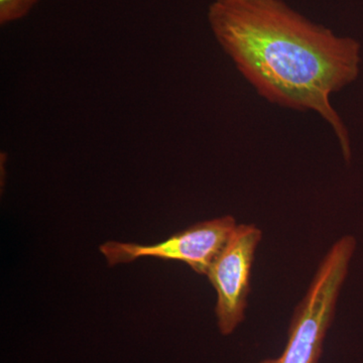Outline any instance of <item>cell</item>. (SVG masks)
Here are the masks:
<instances>
[{
  "mask_svg": "<svg viewBox=\"0 0 363 363\" xmlns=\"http://www.w3.org/2000/svg\"><path fill=\"white\" fill-rule=\"evenodd\" d=\"M262 238V230L253 224L236 226L207 272L217 293L215 314L222 335H230L245 319L252 264Z\"/></svg>",
  "mask_w": 363,
  "mask_h": 363,
  "instance_id": "cell-4",
  "label": "cell"
},
{
  "mask_svg": "<svg viewBox=\"0 0 363 363\" xmlns=\"http://www.w3.org/2000/svg\"><path fill=\"white\" fill-rule=\"evenodd\" d=\"M236 226L238 224L233 216L219 217L195 224L157 245L108 241L100 247V252L111 267L133 262L140 257H152L185 262L197 274L206 276L214 260L226 247Z\"/></svg>",
  "mask_w": 363,
  "mask_h": 363,
  "instance_id": "cell-3",
  "label": "cell"
},
{
  "mask_svg": "<svg viewBox=\"0 0 363 363\" xmlns=\"http://www.w3.org/2000/svg\"><path fill=\"white\" fill-rule=\"evenodd\" d=\"M39 0H0V23H13L25 18Z\"/></svg>",
  "mask_w": 363,
  "mask_h": 363,
  "instance_id": "cell-5",
  "label": "cell"
},
{
  "mask_svg": "<svg viewBox=\"0 0 363 363\" xmlns=\"http://www.w3.org/2000/svg\"><path fill=\"white\" fill-rule=\"evenodd\" d=\"M208 21L217 42L260 96L286 108L316 112L350 162V135L330 98L359 75L357 40L313 23L283 0H215Z\"/></svg>",
  "mask_w": 363,
  "mask_h": 363,
  "instance_id": "cell-1",
  "label": "cell"
},
{
  "mask_svg": "<svg viewBox=\"0 0 363 363\" xmlns=\"http://www.w3.org/2000/svg\"><path fill=\"white\" fill-rule=\"evenodd\" d=\"M354 247L355 241L351 236H344L334 243L296 309L285 350L279 357L259 363L319 362Z\"/></svg>",
  "mask_w": 363,
  "mask_h": 363,
  "instance_id": "cell-2",
  "label": "cell"
}]
</instances>
